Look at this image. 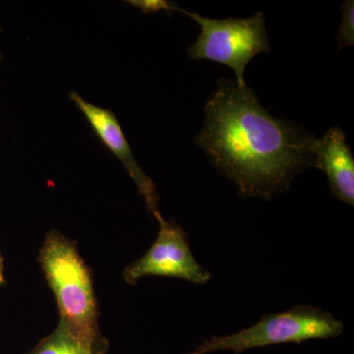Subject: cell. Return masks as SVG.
I'll return each instance as SVG.
<instances>
[{
    "label": "cell",
    "mask_w": 354,
    "mask_h": 354,
    "mask_svg": "<svg viewBox=\"0 0 354 354\" xmlns=\"http://www.w3.org/2000/svg\"><path fill=\"white\" fill-rule=\"evenodd\" d=\"M1 58H2L1 53H0V62H1Z\"/></svg>",
    "instance_id": "12"
},
{
    "label": "cell",
    "mask_w": 354,
    "mask_h": 354,
    "mask_svg": "<svg viewBox=\"0 0 354 354\" xmlns=\"http://www.w3.org/2000/svg\"><path fill=\"white\" fill-rule=\"evenodd\" d=\"M180 12L192 18L200 26L196 43L189 46L192 59H207L227 65L236 77V85L246 87L244 71L251 59L259 53H270V41L262 12L243 19H211L199 14Z\"/></svg>",
    "instance_id": "4"
},
{
    "label": "cell",
    "mask_w": 354,
    "mask_h": 354,
    "mask_svg": "<svg viewBox=\"0 0 354 354\" xmlns=\"http://www.w3.org/2000/svg\"><path fill=\"white\" fill-rule=\"evenodd\" d=\"M39 263L57 298L60 321L88 346L106 353L109 342L100 332L92 279L73 242L59 232H48Z\"/></svg>",
    "instance_id": "2"
},
{
    "label": "cell",
    "mask_w": 354,
    "mask_h": 354,
    "mask_svg": "<svg viewBox=\"0 0 354 354\" xmlns=\"http://www.w3.org/2000/svg\"><path fill=\"white\" fill-rule=\"evenodd\" d=\"M218 83L196 142L239 195L270 200L288 190L299 172L316 167L311 133L268 113L247 86L230 79Z\"/></svg>",
    "instance_id": "1"
},
{
    "label": "cell",
    "mask_w": 354,
    "mask_h": 354,
    "mask_svg": "<svg viewBox=\"0 0 354 354\" xmlns=\"http://www.w3.org/2000/svg\"><path fill=\"white\" fill-rule=\"evenodd\" d=\"M342 23L337 36L339 51L354 44V2L346 0L342 4Z\"/></svg>",
    "instance_id": "9"
},
{
    "label": "cell",
    "mask_w": 354,
    "mask_h": 354,
    "mask_svg": "<svg viewBox=\"0 0 354 354\" xmlns=\"http://www.w3.org/2000/svg\"><path fill=\"white\" fill-rule=\"evenodd\" d=\"M28 354H100L75 337L62 321Z\"/></svg>",
    "instance_id": "8"
},
{
    "label": "cell",
    "mask_w": 354,
    "mask_h": 354,
    "mask_svg": "<svg viewBox=\"0 0 354 354\" xmlns=\"http://www.w3.org/2000/svg\"><path fill=\"white\" fill-rule=\"evenodd\" d=\"M128 2L132 6L138 7L145 13H157L158 11H167V12L171 13L180 10L176 3H171L165 0H131Z\"/></svg>",
    "instance_id": "10"
},
{
    "label": "cell",
    "mask_w": 354,
    "mask_h": 354,
    "mask_svg": "<svg viewBox=\"0 0 354 354\" xmlns=\"http://www.w3.org/2000/svg\"><path fill=\"white\" fill-rule=\"evenodd\" d=\"M313 153L316 167L325 171L333 195L353 206L354 160L346 135L333 127L321 139H315Z\"/></svg>",
    "instance_id": "7"
},
{
    "label": "cell",
    "mask_w": 354,
    "mask_h": 354,
    "mask_svg": "<svg viewBox=\"0 0 354 354\" xmlns=\"http://www.w3.org/2000/svg\"><path fill=\"white\" fill-rule=\"evenodd\" d=\"M344 332V325L328 312L312 306L293 307L281 313L262 316L255 325L225 337H213L189 354L232 351L239 354L248 349L272 344H300L310 339H334Z\"/></svg>",
    "instance_id": "3"
},
{
    "label": "cell",
    "mask_w": 354,
    "mask_h": 354,
    "mask_svg": "<svg viewBox=\"0 0 354 354\" xmlns=\"http://www.w3.org/2000/svg\"><path fill=\"white\" fill-rule=\"evenodd\" d=\"M158 221L157 239L148 252L125 269V281L136 283L145 277H169L204 285L211 274L195 259L183 228L167 223L160 213L155 215Z\"/></svg>",
    "instance_id": "5"
},
{
    "label": "cell",
    "mask_w": 354,
    "mask_h": 354,
    "mask_svg": "<svg viewBox=\"0 0 354 354\" xmlns=\"http://www.w3.org/2000/svg\"><path fill=\"white\" fill-rule=\"evenodd\" d=\"M4 283L3 263H2L1 256H0V286Z\"/></svg>",
    "instance_id": "11"
},
{
    "label": "cell",
    "mask_w": 354,
    "mask_h": 354,
    "mask_svg": "<svg viewBox=\"0 0 354 354\" xmlns=\"http://www.w3.org/2000/svg\"><path fill=\"white\" fill-rule=\"evenodd\" d=\"M69 97L71 101L82 111L91 127L99 135L102 141L118 157L121 164L124 165L128 174L136 183L140 194L145 199L149 211L153 216L160 213L155 184L143 171L137 162L136 158L133 156L129 144H128L114 113L109 109L100 108V106L85 101L77 93H71Z\"/></svg>",
    "instance_id": "6"
}]
</instances>
